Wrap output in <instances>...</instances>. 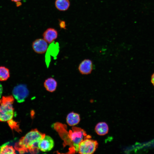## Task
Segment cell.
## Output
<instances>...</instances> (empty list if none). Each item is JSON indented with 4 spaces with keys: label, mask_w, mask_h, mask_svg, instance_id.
<instances>
[{
    "label": "cell",
    "mask_w": 154,
    "mask_h": 154,
    "mask_svg": "<svg viewBox=\"0 0 154 154\" xmlns=\"http://www.w3.org/2000/svg\"><path fill=\"white\" fill-rule=\"evenodd\" d=\"M45 135L37 129L32 130L15 143V148L21 154L28 151L31 153H35L37 152V149H38V142Z\"/></svg>",
    "instance_id": "cell-1"
},
{
    "label": "cell",
    "mask_w": 154,
    "mask_h": 154,
    "mask_svg": "<svg viewBox=\"0 0 154 154\" xmlns=\"http://www.w3.org/2000/svg\"><path fill=\"white\" fill-rule=\"evenodd\" d=\"M12 96H3L0 99V121L5 122L12 119L14 116Z\"/></svg>",
    "instance_id": "cell-2"
},
{
    "label": "cell",
    "mask_w": 154,
    "mask_h": 154,
    "mask_svg": "<svg viewBox=\"0 0 154 154\" xmlns=\"http://www.w3.org/2000/svg\"><path fill=\"white\" fill-rule=\"evenodd\" d=\"M69 139L75 152H78L79 145L83 140L91 137L87 135L86 131L79 127H73L69 131Z\"/></svg>",
    "instance_id": "cell-3"
},
{
    "label": "cell",
    "mask_w": 154,
    "mask_h": 154,
    "mask_svg": "<svg viewBox=\"0 0 154 154\" xmlns=\"http://www.w3.org/2000/svg\"><path fill=\"white\" fill-rule=\"evenodd\" d=\"M98 146V142L95 140L87 138L82 141L79 146L78 152L81 154H91L94 153Z\"/></svg>",
    "instance_id": "cell-4"
},
{
    "label": "cell",
    "mask_w": 154,
    "mask_h": 154,
    "mask_svg": "<svg viewBox=\"0 0 154 154\" xmlns=\"http://www.w3.org/2000/svg\"><path fill=\"white\" fill-rule=\"evenodd\" d=\"M29 91L27 86L23 84H20L15 86L12 91V94L15 98L19 103H22L29 94Z\"/></svg>",
    "instance_id": "cell-5"
},
{
    "label": "cell",
    "mask_w": 154,
    "mask_h": 154,
    "mask_svg": "<svg viewBox=\"0 0 154 154\" xmlns=\"http://www.w3.org/2000/svg\"><path fill=\"white\" fill-rule=\"evenodd\" d=\"M54 143L53 139L48 135H45L38 144L39 149L43 152L50 151L53 148Z\"/></svg>",
    "instance_id": "cell-6"
},
{
    "label": "cell",
    "mask_w": 154,
    "mask_h": 154,
    "mask_svg": "<svg viewBox=\"0 0 154 154\" xmlns=\"http://www.w3.org/2000/svg\"><path fill=\"white\" fill-rule=\"evenodd\" d=\"M48 43L43 39L38 38L34 41L32 44V47L34 51L38 54L45 53L48 48Z\"/></svg>",
    "instance_id": "cell-7"
},
{
    "label": "cell",
    "mask_w": 154,
    "mask_h": 154,
    "mask_svg": "<svg viewBox=\"0 0 154 154\" xmlns=\"http://www.w3.org/2000/svg\"><path fill=\"white\" fill-rule=\"evenodd\" d=\"M92 62L89 59H85L79 64L78 69L80 74L87 75L91 73L93 69Z\"/></svg>",
    "instance_id": "cell-8"
},
{
    "label": "cell",
    "mask_w": 154,
    "mask_h": 154,
    "mask_svg": "<svg viewBox=\"0 0 154 154\" xmlns=\"http://www.w3.org/2000/svg\"><path fill=\"white\" fill-rule=\"evenodd\" d=\"M43 39L48 43H52L58 36L57 31L52 28L47 29L43 33L42 35Z\"/></svg>",
    "instance_id": "cell-9"
},
{
    "label": "cell",
    "mask_w": 154,
    "mask_h": 154,
    "mask_svg": "<svg viewBox=\"0 0 154 154\" xmlns=\"http://www.w3.org/2000/svg\"><path fill=\"white\" fill-rule=\"evenodd\" d=\"M43 85L47 91L52 92L56 90L57 86V82L54 78L49 77L45 80Z\"/></svg>",
    "instance_id": "cell-10"
},
{
    "label": "cell",
    "mask_w": 154,
    "mask_h": 154,
    "mask_svg": "<svg viewBox=\"0 0 154 154\" xmlns=\"http://www.w3.org/2000/svg\"><path fill=\"white\" fill-rule=\"evenodd\" d=\"M80 120L79 115L73 112L69 113L66 118L67 123L71 126H74L76 125L79 123Z\"/></svg>",
    "instance_id": "cell-11"
},
{
    "label": "cell",
    "mask_w": 154,
    "mask_h": 154,
    "mask_svg": "<svg viewBox=\"0 0 154 154\" xmlns=\"http://www.w3.org/2000/svg\"><path fill=\"white\" fill-rule=\"evenodd\" d=\"M95 130L98 135H104L108 133L109 130L108 126L106 123L100 122L96 125Z\"/></svg>",
    "instance_id": "cell-12"
},
{
    "label": "cell",
    "mask_w": 154,
    "mask_h": 154,
    "mask_svg": "<svg viewBox=\"0 0 154 154\" xmlns=\"http://www.w3.org/2000/svg\"><path fill=\"white\" fill-rule=\"evenodd\" d=\"M70 5L69 0H56L55 5L59 11H64L67 10Z\"/></svg>",
    "instance_id": "cell-13"
},
{
    "label": "cell",
    "mask_w": 154,
    "mask_h": 154,
    "mask_svg": "<svg viewBox=\"0 0 154 154\" xmlns=\"http://www.w3.org/2000/svg\"><path fill=\"white\" fill-rule=\"evenodd\" d=\"M8 142L3 144L0 147V154H16L15 151L13 147L9 145Z\"/></svg>",
    "instance_id": "cell-14"
},
{
    "label": "cell",
    "mask_w": 154,
    "mask_h": 154,
    "mask_svg": "<svg viewBox=\"0 0 154 154\" xmlns=\"http://www.w3.org/2000/svg\"><path fill=\"white\" fill-rule=\"evenodd\" d=\"M9 76L10 73L9 69L5 66H0V81H6Z\"/></svg>",
    "instance_id": "cell-15"
},
{
    "label": "cell",
    "mask_w": 154,
    "mask_h": 154,
    "mask_svg": "<svg viewBox=\"0 0 154 154\" xmlns=\"http://www.w3.org/2000/svg\"><path fill=\"white\" fill-rule=\"evenodd\" d=\"M9 125L13 129H15L17 131H19L18 126L16 122L14 121L12 119L7 121Z\"/></svg>",
    "instance_id": "cell-16"
},
{
    "label": "cell",
    "mask_w": 154,
    "mask_h": 154,
    "mask_svg": "<svg viewBox=\"0 0 154 154\" xmlns=\"http://www.w3.org/2000/svg\"><path fill=\"white\" fill-rule=\"evenodd\" d=\"M59 26L61 28H65L66 26L65 22L63 21H60L59 23Z\"/></svg>",
    "instance_id": "cell-17"
},
{
    "label": "cell",
    "mask_w": 154,
    "mask_h": 154,
    "mask_svg": "<svg viewBox=\"0 0 154 154\" xmlns=\"http://www.w3.org/2000/svg\"><path fill=\"white\" fill-rule=\"evenodd\" d=\"M3 90V88L2 85L0 84V98L2 95Z\"/></svg>",
    "instance_id": "cell-18"
},
{
    "label": "cell",
    "mask_w": 154,
    "mask_h": 154,
    "mask_svg": "<svg viewBox=\"0 0 154 154\" xmlns=\"http://www.w3.org/2000/svg\"><path fill=\"white\" fill-rule=\"evenodd\" d=\"M151 82L154 86V73L152 75L151 77Z\"/></svg>",
    "instance_id": "cell-19"
},
{
    "label": "cell",
    "mask_w": 154,
    "mask_h": 154,
    "mask_svg": "<svg viewBox=\"0 0 154 154\" xmlns=\"http://www.w3.org/2000/svg\"><path fill=\"white\" fill-rule=\"evenodd\" d=\"M21 0H11V1H13L15 2H19Z\"/></svg>",
    "instance_id": "cell-20"
}]
</instances>
